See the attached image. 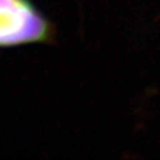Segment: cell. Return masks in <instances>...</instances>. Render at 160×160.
<instances>
[{
	"label": "cell",
	"instance_id": "obj_1",
	"mask_svg": "<svg viewBox=\"0 0 160 160\" xmlns=\"http://www.w3.org/2000/svg\"><path fill=\"white\" fill-rule=\"evenodd\" d=\"M53 26L30 0H0V48L51 42Z\"/></svg>",
	"mask_w": 160,
	"mask_h": 160
}]
</instances>
